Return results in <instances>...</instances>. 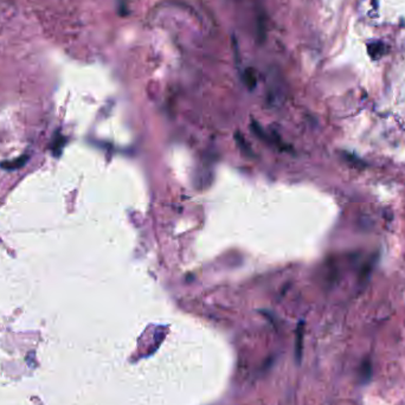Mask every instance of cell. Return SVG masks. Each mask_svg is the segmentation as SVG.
Instances as JSON below:
<instances>
[{
	"label": "cell",
	"mask_w": 405,
	"mask_h": 405,
	"mask_svg": "<svg viewBox=\"0 0 405 405\" xmlns=\"http://www.w3.org/2000/svg\"><path fill=\"white\" fill-rule=\"evenodd\" d=\"M26 160H27V156L24 155V156H21V158L16 159V160H13V161H7V163H2L1 166L4 167V169H7V170H15V169H18V167L23 166Z\"/></svg>",
	"instance_id": "1"
}]
</instances>
